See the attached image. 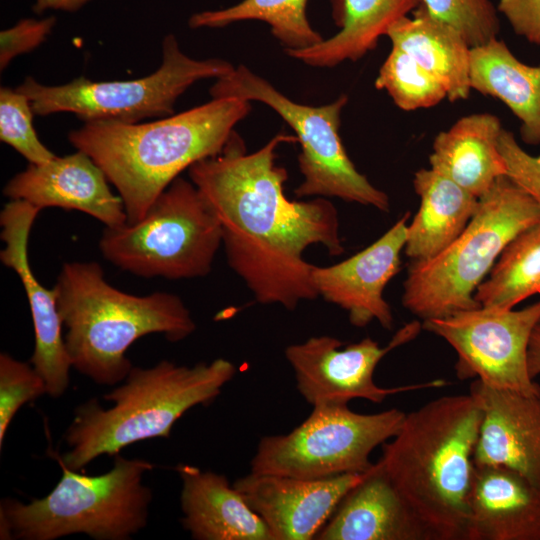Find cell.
I'll use <instances>...</instances> for the list:
<instances>
[{"mask_svg":"<svg viewBox=\"0 0 540 540\" xmlns=\"http://www.w3.org/2000/svg\"><path fill=\"white\" fill-rule=\"evenodd\" d=\"M44 394L46 383L33 366L8 353L0 354V448L17 411Z\"/></svg>","mask_w":540,"mask_h":540,"instance_id":"cell-32","label":"cell"},{"mask_svg":"<svg viewBox=\"0 0 540 540\" xmlns=\"http://www.w3.org/2000/svg\"><path fill=\"white\" fill-rule=\"evenodd\" d=\"M62 476L43 498L0 504V539L54 540L84 533L96 540H127L147 525L152 492L143 484L153 464L114 456L101 475L78 473L57 461Z\"/></svg>","mask_w":540,"mask_h":540,"instance_id":"cell-6","label":"cell"},{"mask_svg":"<svg viewBox=\"0 0 540 540\" xmlns=\"http://www.w3.org/2000/svg\"><path fill=\"white\" fill-rule=\"evenodd\" d=\"M234 69L223 59H194L179 47L173 34L162 42V62L150 75L127 81H92L84 76L47 86L31 76L16 88L30 101L35 115L74 113L86 122L139 123L174 114L178 97L202 79L221 78Z\"/></svg>","mask_w":540,"mask_h":540,"instance_id":"cell-9","label":"cell"},{"mask_svg":"<svg viewBox=\"0 0 540 540\" xmlns=\"http://www.w3.org/2000/svg\"><path fill=\"white\" fill-rule=\"evenodd\" d=\"M413 187L420 206L407 226L404 251L416 262L435 257L460 236L479 198L431 168L415 172Z\"/></svg>","mask_w":540,"mask_h":540,"instance_id":"cell-23","label":"cell"},{"mask_svg":"<svg viewBox=\"0 0 540 540\" xmlns=\"http://www.w3.org/2000/svg\"><path fill=\"white\" fill-rule=\"evenodd\" d=\"M404 417L397 408L361 414L348 404L314 405L291 432L259 441L251 472L313 480L366 473L374 466L372 451L398 432Z\"/></svg>","mask_w":540,"mask_h":540,"instance_id":"cell-11","label":"cell"},{"mask_svg":"<svg viewBox=\"0 0 540 540\" xmlns=\"http://www.w3.org/2000/svg\"><path fill=\"white\" fill-rule=\"evenodd\" d=\"M54 289L72 367L98 385L125 380L133 367L126 351L137 339L161 333L178 342L196 329L178 295L123 292L105 280L94 261L64 263Z\"/></svg>","mask_w":540,"mask_h":540,"instance_id":"cell-4","label":"cell"},{"mask_svg":"<svg viewBox=\"0 0 540 540\" xmlns=\"http://www.w3.org/2000/svg\"><path fill=\"white\" fill-rule=\"evenodd\" d=\"M469 393L482 410L474 463L512 469L540 488V393L498 390L476 379Z\"/></svg>","mask_w":540,"mask_h":540,"instance_id":"cell-18","label":"cell"},{"mask_svg":"<svg viewBox=\"0 0 540 540\" xmlns=\"http://www.w3.org/2000/svg\"><path fill=\"white\" fill-rule=\"evenodd\" d=\"M421 4L432 16L460 31L470 47L497 38L500 22L491 0H422Z\"/></svg>","mask_w":540,"mask_h":540,"instance_id":"cell-31","label":"cell"},{"mask_svg":"<svg viewBox=\"0 0 540 540\" xmlns=\"http://www.w3.org/2000/svg\"><path fill=\"white\" fill-rule=\"evenodd\" d=\"M306 4L307 0H243L226 9L195 13L188 23L191 28H220L243 20L263 21L290 53L324 40L307 19Z\"/></svg>","mask_w":540,"mask_h":540,"instance_id":"cell-28","label":"cell"},{"mask_svg":"<svg viewBox=\"0 0 540 540\" xmlns=\"http://www.w3.org/2000/svg\"><path fill=\"white\" fill-rule=\"evenodd\" d=\"M540 322V301L523 309L483 307L422 322V329L448 342L457 353V378L523 394L540 393L528 373L527 351Z\"/></svg>","mask_w":540,"mask_h":540,"instance_id":"cell-12","label":"cell"},{"mask_svg":"<svg viewBox=\"0 0 540 540\" xmlns=\"http://www.w3.org/2000/svg\"><path fill=\"white\" fill-rule=\"evenodd\" d=\"M422 329L418 320L405 324L385 347L366 337L342 348L343 342L328 335L313 336L291 344L285 357L291 365L296 386L312 406L323 403L348 404L353 399L381 403L390 395L446 385L441 379L383 388L374 381L381 359L393 349L412 341Z\"/></svg>","mask_w":540,"mask_h":540,"instance_id":"cell-13","label":"cell"},{"mask_svg":"<svg viewBox=\"0 0 540 540\" xmlns=\"http://www.w3.org/2000/svg\"><path fill=\"white\" fill-rule=\"evenodd\" d=\"M296 141V136L280 133L248 154L234 132L219 154L188 168L220 222L230 268L257 302L290 311L318 297L312 280L315 265L303 258L305 249L321 244L332 256L344 252L331 201L290 200L284 193L288 174L276 164V149Z\"/></svg>","mask_w":540,"mask_h":540,"instance_id":"cell-1","label":"cell"},{"mask_svg":"<svg viewBox=\"0 0 540 540\" xmlns=\"http://www.w3.org/2000/svg\"><path fill=\"white\" fill-rule=\"evenodd\" d=\"M497 11L518 36L540 45V0H499Z\"/></svg>","mask_w":540,"mask_h":540,"instance_id":"cell-35","label":"cell"},{"mask_svg":"<svg viewBox=\"0 0 540 540\" xmlns=\"http://www.w3.org/2000/svg\"><path fill=\"white\" fill-rule=\"evenodd\" d=\"M537 294H540V220L508 243L474 298L483 307L513 309Z\"/></svg>","mask_w":540,"mask_h":540,"instance_id":"cell-27","label":"cell"},{"mask_svg":"<svg viewBox=\"0 0 540 540\" xmlns=\"http://www.w3.org/2000/svg\"><path fill=\"white\" fill-rule=\"evenodd\" d=\"M498 147L506 164V175L540 207V155L526 152L515 135L504 128L498 139Z\"/></svg>","mask_w":540,"mask_h":540,"instance_id":"cell-33","label":"cell"},{"mask_svg":"<svg viewBox=\"0 0 540 540\" xmlns=\"http://www.w3.org/2000/svg\"><path fill=\"white\" fill-rule=\"evenodd\" d=\"M236 371L224 358L192 367L168 360L150 368L132 367L124 384L103 395L114 404L111 408L91 399L75 409L65 433L70 450L52 455L78 471L95 458L115 456L133 443L167 438L186 411L214 401Z\"/></svg>","mask_w":540,"mask_h":540,"instance_id":"cell-5","label":"cell"},{"mask_svg":"<svg viewBox=\"0 0 540 540\" xmlns=\"http://www.w3.org/2000/svg\"><path fill=\"white\" fill-rule=\"evenodd\" d=\"M366 473L313 480L250 472L233 486L266 523L273 540H311Z\"/></svg>","mask_w":540,"mask_h":540,"instance_id":"cell-16","label":"cell"},{"mask_svg":"<svg viewBox=\"0 0 540 540\" xmlns=\"http://www.w3.org/2000/svg\"><path fill=\"white\" fill-rule=\"evenodd\" d=\"M222 244V228L192 181L177 177L134 223L106 227L103 257L123 271L169 280L206 276Z\"/></svg>","mask_w":540,"mask_h":540,"instance_id":"cell-8","label":"cell"},{"mask_svg":"<svg viewBox=\"0 0 540 540\" xmlns=\"http://www.w3.org/2000/svg\"><path fill=\"white\" fill-rule=\"evenodd\" d=\"M250 110L243 99L212 98L148 123L86 122L68 140L103 170L134 223L183 170L219 154Z\"/></svg>","mask_w":540,"mask_h":540,"instance_id":"cell-3","label":"cell"},{"mask_svg":"<svg viewBox=\"0 0 540 540\" xmlns=\"http://www.w3.org/2000/svg\"><path fill=\"white\" fill-rule=\"evenodd\" d=\"M318 540H428L378 463L340 501Z\"/></svg>","mask_w":540,"mask_h":540,"instance_id":"cell-21","label":"cell"},{"mask_svg":"<svg viewBox=\"0 0 540 540\" xmlns=\"http://www.w3.org/2000/svg\"><path fill=\"white\" fill-rule=\"evenodd\" d=\"M467 540H540V488L512 469L475 464Z\"/></svg>","mask_w":540,"mask_h":540,"instance_id":"cell-19","label":"cell"},{"mask_svg":"<svg viewBox=\"0 0 540 540\" xmlns=\"http://www.w3.org/2000/svg\"><path fill=\"white\" fill-rule=\"evenodd\" d=\"M29 99L16 89H0V139L14 148L29 164H43L56 155L39 139L33 124Z\"/></svg>","mask_w":540,"mask_h":540,"instance_id":"cell-30","label":"cell"},{"mask_svg":"<svg viewBox=\"0 0 540 540\" xmlns=\"http://www.w3.org/2000/svg\"><path fill=\"white\" fill-rule=\"evenodd\" d=\"M527 368L533 380L540 375V322L535 326L529 341Z\"/></svg>","mask_w":540,"mask_h":540,"instance_id":"cell-36","label":"cell"},{"mask_svg":"<svg viewBox=\"0 0 540 540\" xmlns=\"http://www.w3.org/2000/svg\"><path fill=\"white\" fill-rule=\"evenodd\" d=\"M56 24V17L26 18L0 33V69L3 71L13 58L29 53L40 46Z\"/></svg>","mask_w":540,"mask_h":540,"instance_id":"cell-34","label":"cell"},{"mask_svg":"<svg viewBox=\"0 0 540 540\" xmlns=\"http://www.w3.org/2000/svg\"><path fill=\"white\" fill-rule=\"evenodd\" d=\"M181 523L195 540H273L262 518L224 475L179 464Z\"/></svg>","mask_w":540,"mask_h":540,"instance_id":"cell-20","label":"cell"},{"mask_svg":"<svg viewBox=\"0 0 540 540\" xmlns=\"http://www.w3.org/2000/svg\"><path fill=\"white\" fill-rule=\"evenodd\" d=\"M482 410L469 394L436 398L405 414L377 462L428 540H467Z\"/></svg>","mask_w":540,"mask_h":540,"instance_id":"cell-2","label":"cell"},{"mask_svg":"<svg viewBox=\"0 0 540 540\" xmlns=\"http://www.w3.org/2000/svg\"><path fill=\"white\" fill-rule=\"evenodd\" d=\"M386 36L392 46L404 51L443 83L449 101L469 97L471 47L456 28L435 18L420 4L412 17L396 21Z\"/></svg>","mask_w":540,"mask_h":540,"instance_id":"cell-25","label":"cell"},{"mask_svg":"<svg viewBox=\"0 0 540 540\" xmlns=\"http://www.w3.org/2000/svg\"><path fill=\"white\" fill-rule=\"evenodd\" d=\"M502 130L499 118L490 113L461 117L436 135L430 168L480 198L507 172L498 147Z\"/></svg>","mask_w":540,"mask_h":540,"instance_id":"cell-22","label":"cell"},{"mask_svg":"<svg viewBox=\"0 0 540 540\" xmlns=\"http://www.w3.org/2000/svg\"><path fill=\"white\" fill-rule=\"evenodd\" d=\"M410 213H405L375 242L331 266H314L312 280L318 296L345 310L358 328L376 320L390 330L394 318L383 297L389 281L400 271Z\"/></svg>","mask_w":540,"mask_h":540,"instance_id":"cell-15","label":"cell"},{"mask_svg":"<svg viewBox=\"0 0 540 540\" xmlns=\"http://www.w3.org/2000/svg\"><path fill=\"white\" fill-rule=\"evenodd\" d=\"M108 182L92 158L77 150L43 164H29L7 182L3 194L40 210H78L114 228L127 223V215L121 197L113 194Z\"/></svg>","mask_w":540,"mask_h":540,"instance_id":"cell-17","label":"cell"},{"mask_svg":"<svg viewBox=\"0 0 540 540\" xmlns=\"http://www.w3.org/2000/svg\"><path fill=\"white\" fill-rule=\"evenodd\" d=\"M539 220L537 203L507 175L499 177L455 241L431 259L411 261L403 306L422 321L480 307L475 292L504 248Z\"/></svg>","mask_w":540,"mask_h":540,"instance_id":"cell-7","label":"cell"},{"mask_svg":"<svg viewBox=\"0 0 540 540\" xmlns=\"http://www.w3.org/2000/svg\"><path fill=\"white\" fill-rule=\"evenodd\" d=\"M209 93L212 98L235 97L262 102L289 124L301 144L298 164L303 182L294 190L296 197H336L389 211L388 195L356 169L340 138L341 112L348 101L346 95L318 107L299 104L244 65L216 79Z\"/></svg>","mask_w":540,"mask_h":540,"instance_id":"cell-10","label":"cell"},{"mask_svg":"<svg viewBox=\"0 0 540 540\" xmlns=\"http://www.w3.org/2000/svg\"><path fill=\"white\" fill-rule=\"evenodd\" d=\"M41 210L24 200H11L0 213L1 262L13 269L25 289L32 315L35 345L30 364L44 379L47 394L60 397L70 383L72 367L58 310L57 293L45 288L32 272L28 257L31 228Z\"/></svg>","mask_w":540,"mask_h":540,"instance_id":"cell-14","label":"cell"},{"mask_svg":"<svg viewBox=\"0 0 540 540\" xmlns=\"http://www.w3.org/2000/svg\"><path fill=\"white\" fill-rule=\"evenodd\" d=\"M89 1L91 0H35L33 10L38 14L49 9L75 12Z\"/></svg>","mask_w":540,"mask_h":540,"instance_id":"cell-37","label":"cell"},{"mask_svg":"<svg viewBox=\"0 0 540 540\" xmlns=\"http://www.w3.org/2000/svg\"><path fill=\"white\" fill-rule=\"evenodd\" d=\"M422 0H334L340 31L322 42L287 53L313 67H334L346 60L357 61L373 50L381 36Z\"/></svg>","mask_w":540,"mask_h":540,"instance_id":"cell-26","label":"cell"},{"mask_svg":"<svg viewBox=\"0 0 540 540\" xmlns=\"http://www.w3.org/2000/svg\"><path fill=\"white\" fill-rule=\"evenodd\" d=\"M470 86L503 102L520 120L524 143L540 144V64L521 62L503 40L471 47Z\"/></svg>","mask_w":540,"mask_h":540,"instance_id":"cell-24","label":"cell"},{"mask_svg":"<svg viewBox=\"0 0 540 540\" xmlns=\"http://www.w3.org/2000/svg\"><path fill=\"white\" fill-rule=\"evenodd\" d=\"M375 87L385 90L404 111L430 108L447 98L443 83L401 49L392 46Z\"/></svg>","mask_w":540,"mask_h":540,"instance_id":"cell-29","label":"cell"}]
</instances>
